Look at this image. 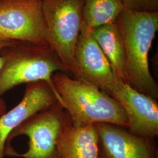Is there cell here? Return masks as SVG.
<instances>
[{"mask_svg":"<svg viewBox=\"0 0 158 158\" xmlns=\"http://www.w3.org/2000/svg\"><path fill=\"white\" fill-rule=\"evenodd\" d=\"M60 100L54 86L40 80L26 84L21 101L0 117V158H5L8 136L13 130L36 113Z\"/></svg>","mask_w":158,"mask_h":158,"instance_id":"obj_8","label":"cell"},{"mask_svg":"<svg viewBox=\"0 0 158 158\" xmlns=\"http://www.w3.org/2000/svg\"><path fill=\"white\" fill-rule=\"evenodd\" d=\"M116 23L124 42L125 83L157 100L158 83L151 73L148 55L158 30V12H136L124 8Z\"/></svg>","mask_w":158,"mask_h":158,"instance_id":"obj_1","label":"cell"},{"mask_svg":"<svg viewBox=\"0 0 158 158\" xmlns=\"http://www.w3.org/2000/svg\"><path fill=\"white\" fill-rule=\"evenodd\" d=\"M0 101L8 91L21 84L40 80L53 85L57 72L68 73L56 52L47 44L17 40L0 51ZM54 86V85H53Z\"/></svg>","mask_w":158,"mask_h":158,"instance_id":"obj_3","label":"cell"},{"mask_svg":"<svg viewBox=\"0 0 158 158\" xmlns=\"http://www.w3.org/2000/svg\"><path fill=\"white\" fill-rule=\"evenodd\" d=\"M0 40L48 44L42 0H0Z\"/></svg>","mask_w":158,"mask_h":158,"instance_id":"obj_6","label":"cell"},{"mask_svg":"<svg viewBox=\"0 0 158 158\" xmlns=\"http://www.w3.org/2000/svg\"><path fill=\"white\" fill-rule=\"evenodd\" d=\"M98 158H158L155 139L134 135L123 127L96 124Z\"/></svg>","mask_w":158,"mask_h":158,"instance_id":"obj_10","label":"cell"},{"mask_svg":"<svg viewBox=\"0 0 158 158\" xmlns=\"http://www.w3.org/2000/svg\"><path fill=\"white\" fill-rule=\"evenodd\" d=\"M69 73L73 79L94 85L110 96L123 81L114 73L91 32L80 33Z\"/></svg>","mask_w":158,"mask_h":158,"instance_id":"obj_7","label":"cell"},{"mask_svg":"<svg viewBox=\"0 0 158 158\" xmlns=\"http://www.w3.org/2000/svg\"><path fill=\"white\" fill-rule=\"evenodd\" d=\"M98 132L96 124L74 127L69 124L57 142L59 158H98Z\"/></svg>","mask_w":158,"mask_h":158,"instance_id":"obj_11","label":"cell"},{"mask_svg":"<svg viewBox=\"0 0 158 158\" xmlns=\"http://www.w3.org/2000/svg\"><path fill=\"white\" fill-rule=\"evenodd\" d=\"M125 8L136 12H158V0H121Z\"/></svg>","mask_w":158,"mask_h":158,"instance_id":"obj_14","label":"cell"},{"mask_svg":"<svg viewBox=\"0 0 158 158\" xmlns=\"http://www.w3.org/2000/svg\"><path fill=\"white\" fill-rule=\"evenodd\" d=\"M83 23L81 32L90 33L102 25L114 23L124 9L121 0H83Z\"/></svg>","mask_w":158,"mask_h":158,"instance_id":"obj_13","label":"cell"},{"mask_svg":"<svg viewBox=\"0 0 158 158\" xmlns=\"http://www.w3.org/2000/svg\"><path fill=\"white\" fill-rule=\"evenodd\" d=\"M68 113L59 102L35 114L12 131L6 142L5 155L14 156L16 151L11 142L18 136H27L28 149L17 156L23 158H59L57 142L63 131L70 124Z\"/></svg>","mask_w":158,"mask_h":158,"instance_id":"obj_4","label":"cell"},{"mask_svg":"<svg viewBox=\"0 0 158 158\" xmlns=\"http://www.w3.org/2000/svg\"><path fill=\"white\" fill-rule=\"evenodd\" d=\"M83 0H42L48 33V44L68 73L73 62L76 46L83 23Z\"/></svg>","mask_w":158,"mask_h":158,"instance_id":"obj_5","label":"cell"},{"mask_svg":"<svg viewBox=\"0 0 158 158\" xmlns=\"http://www.w3.org/2000/svg\"><path fill=\"white\" fill-rule=\"evenodd\" d=\"M91 34L107 57L114 73L125 82L126 54L124 42L116 21L97 27L91 31Z\"/></svg>","mask_w":158,"mask_h":158,"instance_id":"obj_12","label":"cell"},{"mask_svg":"<svg viewBox=\"0 0 158 158\" xmlns=\"http://www.w3.org/2000/svg\"><path fill=\"white\" fill-rule=\"evenodd\" d=\"M111 96L123 107L128 120L127 130L143 138L158 136V102L151 96L132 88L124 81Z\"/></svg>","mask_w":158,"mask_h":158,"instance_id":"obj_9","label":"cell"},{"mask_svg":"<svg viewBox=\"0 0 158 158\" xmlns=\"http://www.w3.org/2000/svg\"><path fill=\"white\" fill-rule=\"evenodd\" d=\"M52 80L74 127L107 123L127 128L125 110L111 96L94 85L72 78L66 72H57Z\"/></svg>","mask_w":158,"mask_h":158,"instance_id":"obj_2","label":"cell"},{"mask_svg":"<svg viewBox=\"0 0 158 158\" xmlns=\"http://www.w3.org/2000/svg\"><path fill=\"white\" fill-rule=\"evenodd\" d=\"M13 41H8V40H0V51L4 47L11 44ZM2 65V59L0 56V70ZM6 112V102L4 100L0 101V117Z\"/></svg>","mask_w":158,"mask_h":158,"instance_id":"obj_15","label":"cell"}]
</instances>
